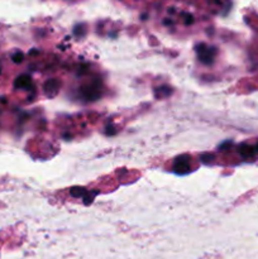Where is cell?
Masks as SVG:
<instances>
[{"label":"cell","mask_w":258,"mask_h":259,"mask_svg":"<svg viewBox=\"0 0 258 259\" xmlns=\"http://www.w3.org/2000/svg\"><path fill=\"white\" fill-rule=\"evenodd\" d=\"M80 94L85 100L88 101H94L96 99L100 98L101 95V89H100V82L99 81H93L90 83H86V85L81 86Z\"/></svg>","instance_id":"cell-1"},{"label":"cell","mask_w":258,"mask_h":259,"mask_svg":"<svg viewBox=\"0 0 258 259\" xmlns=\"http://www.w3.org/2000/svg\"><path fill=\"white\" fill-rule=\"evenodd\" d=\"M196 52L201 63H204V65H211L215 55H217V48L209 47V46L204 45V43H200V45L196 46Z\"/></svg>","instance_id":"cell-2"},{"label":"cell","mask_w":258,"mask_h":259,"mask_svg":"<svg viewBox=\"0 0 258 259\" xmlns=\"http://www.w3.org/2000/svg\"><path fill=\"white\" fill-rule=\"evenodd\" d=\"M174 171L179 175H185L190 171V157L187 154H182L175 159Z\"/></svg>","instance_id":"cell-3"},{"label":"cell","mask_w":258,"mask_h":259,"mask_svg":"<svg viewBox=\"0 0 258 259\" xmlns=\"http://www.w3.org/2000/svg\"><path fill=\"white\" fill-rule=\"evenodd\" d=\"M14 88L15 89H25V90H30V89H33L32 78H30L28 75L19 76V77L15 78Z\"/></svg>","instance_id":"cell-4"},{"label":"cell","mask_w":258,"mask_h":259,"mask_svg":"<svg viewBox=\"0 0 258 259\" xmlns=\"http://www.w3.org/2000/svg\"><path fill=\"white\" fill-rule=\"evenodd\" d=\"M45 91L46 94H47L50 98H53V96L57 94L58 91V88H60V82H58V80H55V78H51V80H47L45 83Z\"/></svg>","instance_id":"cell-5"},{"label":"cell","mask_w":258,"mask_h":259,"mask_svg":"<svg viewBox=\"0 0 258 259\" xmlns=\"http://www.w3.org/2000/svg\"><path fill=\"white\" fill-rule=\"evenodd\" d=\"M239 153H240V156L243 157V158H245V159H248V158H250V157H253V156H255V148H254V146H250V144H247V143H243V144H240L239 146Z\"/></svg>","instance_id":"cell-6"},{"label":"cell","mask_w":258,"mask_h":259,"mask_svg":"<svg viewBox=\"0 0 258 259\" xmlns=\"http://www.w3.org/2000/svg\"><path fill=\"white\" fill-rule=\"evenodd\" d=\"M172 94V90L169 86H159L158 89H156V96L157 98H167V96H169Z\"/></svg>","instance_id":"cell-7"},{"label":"cell","mask_w":258,"mask_h":259,"mask_svg":"<svg viewBox=\"0 0 258 259\" xmlns=\"http://www.w3.org/2000/svg\"><path fill=\"white\" fill-rule=\"evenodd\" d=\"M71 196L73 197H82L83 195L86 194V191L83 189H81V187H73V189H71Z\"/></svg>","instance_id":"cell-8"},{"label":"cell","mask_w":258,"mask_h":259,"mask_svg":"<svg viewBox=\"0 0 258 259\" xmlns=\"http://www.w3.org/2000/svg\"><path fill=\"white\" fill-rule=\"evenodd\" d=\"M200 159H201L202 163L207 164V163H211V161L214 159V156H212V154L206 153V154H202V156L200 157Z\"/></svg>","instance_id":"cell-9"},{"label":"cell","mask_w":258,"mask_h":259,"mask_svg":"<svg viewBox=\"0 0 258 259\" xmlns=\"http://www.w3.org/2000/svg\"><path fill=\"white\" fill-rule=\"evenodd\" d=\"M12 58L15 63H20L23 61V58H24V55L22 52H17L15 55H13Z\"/></svg>","instance_id":"cell-10"},{"label":"cell","mask_w":258,"mask_h":259,"mask_svg":"<svg viewBox=\"0 0 258 259\" xmlns=\"http://www.w3.org/2000/svg\"><path fill=\"white\" fill-rule=\"evenodd\" d=\"M232 146V142H225L224 144H222V146H219V149H227V148H229V147Z\"/></svg>","instance_id":"cell-11"},{"label":"cell","mask_w":258,"mask_h":259,"mask_svg":"<svg viewBox=\"0 0 258 259\" xmlns=\"http://www.w3.org/2000/svg\"><path fill=\"white\" fill-rule=\"evenodd\" d=\"M185 23H186V24L192 23V15H186V20H185Z\"/></svg>","instance_id":"cell-12"},{"label":"cell","mask_w":258,"mask_h":259,"mask_svg":"<svg viewBox=\"0 0 258 259\" xmlns=\"http://www.w3.org/2000/svg\"><path fill=\"white\" fill-rule=\"evenodd\" d=\"M106 133H108V134H114V133H115V132H114L113 126H108V128H106Z\"/></svg>","instance_id":"cell-13"},{"label":"cell","mask_w":258,"mask_h":259,"mask_svg":"<svg viewBox=\"0 0 258 259\" xmlns=\"http://www.w3.org/2000/svg\"><path fill=\"white\" fill-rule=\"evenodd\" d=\"M254 148H255V153L258 154V144H255V146H254Z\"/></svg>","instance_id":"cell-14"},{"label":"cell","mask_w":258,"mask_h":259,"mask_svg":"<svg viewBox=\"0 0 258 259\" xmlns=\"http://www.w3.org/2000/svg\"><path fill=\"white\" fill-rule=\"evenodd\" d=\"M0 71H2V68H0Z\"/></svg>","instance_id":"cell-15"}]
</instances>
